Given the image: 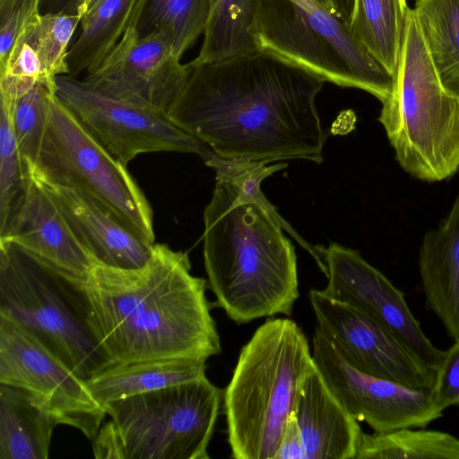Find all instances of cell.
Instances as JSON below:
<instances>
[{"mask_svg":"<svg viewBox=\"0 0 459 459\" xmlns=\"http://www.w3.org/2000/svg\"><path fill=\"white\" fill-rule=\"evenodd\" d=\"M324 82L261 50L213 63L192 60L167 116L221 158L321 163L325 134L316 98Z\"/></svg>","mask_w":459,"mask_h":459,"instance_id":"obj_1","label":"cell"},{"mask_svg":"<svg viewBox=\"0 0 459 459\" xmlns=\"http://www.w3.org/2000/svg\"><path fill=\"white\" fill-rule=\"evenodd\" d=\"M60 273L112 365L177 358L207 360L221 351L206 297L207 281L191 273L183 251L155 243L140 268H116L93 259L83 278Z\"/></svg>","mask_w":459,"mask_h":459,"instance_id":"obj_2","label":"cell"},{"mask_svg":"<svg viewBox=\"0 0 459 459\" xmlns=\"http://www.w3.org/2000/svg\"><path fill=\"white\" fill-rule=\"evenodd\" d=\"M204 222V262L213 305L238 325L292 313L299 296L297 255L282 230L325 268L322 246L310 245L285 220L242 199L228 182L216 180Z\"/></svg>","mask_w":459,"mask_h":459,"instance_id":"obj_3","label":"cell"},{"mask_svg":"<svg viewBox=\"0 0 459 459\" xmlns=\"http://www.w3.org/2000/svg\"><path fill=\"white\" fill-rule=\"evenodd\" d=\"M314 365L307 338L295 321L267 319L255 330L223 393L231 457L274 459Z\"/></svg>","mask_w":459,"mask_h":459,"instance_id":"obj_4","label":"cell"},{"mask_svg":"<svg viewBox=\"0 0 459 459\" xmlns=\"http://www.w3.org/2000/svg\"><path fill=\"white\" fill-rule=\"evenodd\" d=\"M378 120L411 176L437 182L459 169V99L443 86L410 8L393 92Z\"/></svg>","mask_w":459,"mask_h":459,"instance_id":"obj_5","label":"cell"},{"mask_svg":"<svg viewBox=\"0 0 459 459\" xmlns=\"http://www.w3.org/2000/svg\"><path fill=\"white\" fill-rule=\"evenodd\" d=\"M0 316L37 337L83 381L112 366L65 277L8 241H0Z\"/></svg>","mask_w":459,"mask_h":459,"instance_id":"obj_6","label":"cell"},{"mask_svg":"<svg viewBox=\"0 0 459 459\" xmlns=\"http://www.w3.org/2000/svg\"><path fill=\"white\" fill-rule=\"evenodd\" d=\"M30 177L47 186L82 190L150 246L152 210L125 166L82 126L56 95Z\"/></svg>","mask_w":459,"mask_h":459,"instance_id":"obj_7","label":"cell"},{"mask_svg":"<svg viewBox=\"0 0 459 459\" xmlns=\"http://www.w3.org/2000/svg\"><path fill=\"white\" fill-rule=\"evenodd\" d=\"M222 390L204 377L128 396L102 408L125 459H208Z\"/></svg>","mask_w":459,"mask_h":459,"instance_id":"obj_8","label":"cell"},{"mask_svg":"<svg viewBox=\"0 0 459 459\" xmlns=\"http://www.w3.org/2000/svg\"><path fill=\"white\" fill-rule=\"evenodd\" d=\"M56 95L98 142L125 166L141 153L213 152L167 116L144 102L108 93L69 74L56 77Z\"/></svg>","mask_w":459,"mask_h":459,"instance_id":"obj_9","label":"cell"},{"mask_svg":"<svg viewBox=\"0 0 459 459\" xmlns=\"http://www.w3.org/2000/svg\"><path fill=\"white\" fill-rule=\"evenodd\" d=\"M0 384L18 387L56 423L92 440L107 415L85 381L16 323L0 316Z\"/></svg>","mask_w":459,"mask_h":459,"instance_id":"obj_10","label":"cell"},{"mask_svg":"<svg viewBox=\"0 0 459 459\" xmlns=\"http://www.w3.org/2000/svg\"><path fill=\"white\" fill-rule=\"evenodd\" d=\"M312 358L324 380L342 406L374 432L425 428L442 417L430 390L364 374L350 366L334 344L316 326Z\"/></svg>","mask_w":459,"mask_h":459,"instance_id":"obj_11","label":"cell"},{"mask_svg":"<svg viewBox=\"0 0 459 459\" xmlns=\"http://www.w3.org/2000/svg\"><path fill=\"white\" fill-rule=\"evenodd\" d=\"M317 325L357 370L417 389L433 388L437 371L424 363L393 333L351 307L311 290Z\"/></svg>","mask_w":459,"mask_h":459,"instance_id":"obj_12","label":"cell"},{"mask_svg":"<svg viewBox=\"0 0 459 459\" xmlns=\"http://www.w3.org/2000/svg\"><path fill=\"white\" fill-rule=\"evenodd\" d=\"M322 258L328 279L323 291L327 296L393 333L437 371L445 351L435 347L423 333L401 290L357 250L331 242L323 247Z\"/></svg>","mask_w":459,"mask_h":459,"instance_id":"obj_13","label":"cell"},{"mask_svg":"<svg viewBox=\"0 0 459 459\" xmlns=\"http://www.w3.org/2000/svg\"><path fill=\"white\" fill-rule=\"evenodd\" d=\"M161 33L140 37L132 24L100 65L83 80L115 96L167 113L183 89L189 63L181 64Z\"/></svg>","mask_w":459,"mask_h":459,"instance_id":"obj_14","label":"cell"},{"mask_svg":"<svg viewBox=\"0 0 459 459\" xmlns=\"http://www.w3.org/2000/svg\"><path fill=\"white\" fill-rule=\"evenodd\" d=\"M252 35L258 50L289 61L325 82L359 89L339 51L292 1L259 0Z\"/></svg>","mask_w":459,"mask_h":459,"instance_id":"obj_15","label":"cell"},{"mask_svg":"<svg viewBox=\"0 0 459 459\" xmlns=\"http://www.w3.org/2000/svg\"><path fill=\"white\" fill-rule=\"evenodd\" d=\"M0 241L12 242L55 269L78 278L87 275L93 260L56 201L32 178L21 207Z\"/></svg>","mask_w":459,"mask_h":459,"instance_id":"obj_16","label":"cell"},{"mask_svg":"<svg viewBox=\"0 0 459 459\" xmlns=\"http://www.w3.org/2000/svg\"><path fill=\"white\" fill-rule=\"evenodd\" d=\"M44 186L94 260L122 269H136L147 263L153 246L142 240L92 196L76 188Z\"/></svg>","mask_w":459,"mask_h":459,"instance_id":"obj_17","label":"cell"},{"mask_svg":"<svg viewBox=\"0 0 459 459\" xmlns=\"http://www.w3.org/2000/svg\"><path fill=\"white\" fill-rule=\"evenodd\" d=\"M306 459H354L361 429L314 365L301 385L294 411Z\"/></svg>","mask_w":459,"mask_h":459,"instance_id":"obj_18","label":"cell"},{"mask_svg":"<svg viewBox=\"0 0 459 459\" xmlns=\"http://www.w3.org/2000/svg\"><path fill=\"white\" fill-rule=\"evenodd\" d=\"M419 271L427 306L459 340V195L439 226L424 235Z\"/></svg>","mask_w":459,"mask_h":459,"instance_id":"obj_19","label":"cell"},{"mask_svg":"<svg viewBox=\"0 0 459 459\" xmlns=\"http://www.w3.org/2000/svg\"><path fill=\"white\" fill-rule=\"evenodd\" d=\"M206 360L177 358L112 365L85 381L95 399L105 403L206 377Z\"/></svg>","mask_w":459,"mask_h":459,"instance_id":"obj_20","label":"cell"},{"mask_svg":"<svg viewBox=\"0 0 459 459\" xmlns=\"http://www.w3.org/2000/svg\"><path fill=\"white\" fill-rule=\"evenodd\" d=\"M56 425L26 392L0 384V459H47Z\"/></svg>","mask_w":459,"mask_h":459,"instance_id":"obj_21","label":"cell"},{"mask_svg":"<svg viewBox=\"0 0 459 459\" xmlns=\"http://www.w3.org/2000/svg\"><path fill=\"white\" fill-rule=\"evenodd\" d=\"M143 0H101L83 16L67 56L69 75L94 71L133 24Z\"/></svg>","mask_w":459,"mask_h":459,"instance_id":"obj_22","label":"cell"},{"mask_svg":"<svg viewBox=\"0 0 459 459\" xmlns=\"http://www.w3.org/2000/svg\"><path fill=\"white\" fill-rule=\"evenodd\" d=\"M408 10L406 0H354L347 24L351 36L393 76Z\"/></svg>","mask_w":459,"mask_h":459,"instance_id":"obj_23","label":"cell"},{"mask_svg":"<svg viewBox=\"0 0 459 459\" xmlns=\"http://www.w3.org/2000/svg\"><path fill=\"white\" fill-rule=\"evenodd\" d=\"M259 0H209L199 64L213 63L257 51L252 28Z\"/></svg>","mask_w":459,"mask_h":459,"instance_id":"obj_24","label":"cell"},{"mask_svg":"<svg viewBox=\"0 0 459 459\" xmlns=\"http://www.w3.org/2000/svg\"><path fill=\"white\" fill-rule=\"evenodd\" d=\"M290 1L303 11L313 28L339 51L356 77L359 89L382 103L387 100L393 92L394 76L351 36L347 25L316 0Z\"/></svg>","mask_w":459,"mask_h":459,"instance_id":"obj_25","label":"cell"},{"mask_svg":"<svg viewBox=\"0 0 459 459\" xmlns=\"http://www.w3.org/2000/svg\"><path fill=\"white\" fill-rule=\"evenodd\" d=\"M412 10L443 86L459 99V0H416Z\"/></svg>","mask_w":459,"mask_h":459,"instance_id":"obj_26","label":"cell"},{"mask_svg":"<svg viewBox=\"0 0 459 459\" xmlns=\"http://www.w3.org/2000/svg\"><path fill=\"white\" fill-rule=\"evenodd\" d=\"M208 12L209 0H143L133 25L140 37L163 34L181 59L204 34Z\"/></svg>","mask_w":459,"mask_h":459,"instance_id":"obj_27","label":"cell"},{"mask_svg":"<svg viewBox=\"0 0 459 459\" xmlns=\"http://www.w3.org/2000/svg\"><path fill=\"white\" fill-rule=\"evenodd\" d=\"M354 459H459V439L438 430L361 431Z\"/></svg>","mask_w":459,"mask_h":459,"instance_id":"obj_28","label":"cell"},{"mask_svg":"<svg viewBox=\"0 0 459 459\" xmlns=\"http://www.w3.org/2000/svg\"><path fill=\"white\" fill-rule=\"evenodd\" d=\"M56 95L55 79L38 82L13 100L0 97V101L9 107L13 131L30 173L37 160Z\"/></svg>","mask_w":459,"mask_h":459,"instance_id":"obj_29","label":"cell"},{"mask_svg":"<svg viewBox=\"0 0 459 459\" xmlns=\"http://www.w3.org/2000/svg\"><path fill=\"white\" fill-rule=\"evenodd\" d=\"M30 179L13 131L9 107L0 101V236L21 207Z\"/></svg>","mask_w":459,"mask_h":459,"instance_id":"obj_30","label":"cell"},{"mask_svg":"<svg viewBox=\"0 0 459 459\" xmlns=\"http://www.w3.org/2000/svg\"><path fill=\"white\" fill-rule=\"evenodd\" d=\"M81 20L79 13H41L37 21L39 50L48 74L53 78L69 74L67 56Z\"/></svg>","mask_w":459,"mask_h":459,"instance_id":"obj_31","label":"cell"},{"mask_svg":"<svg viewBox=\"0 0 459 459\" xmlns=\"http://www.w3.org/2000/svg\"><path fill=\"white\" fill-rule=\"evenodd\" d=\"M42 0H0V66L23 30L40 15Z\"/></svg>","mask_w":459,"mask_h":459,"instance_id":"obj_32","label":"cell"},{"mask_svg":"<svg viewBox=\"0 0 459 459\" xmlns=\"http://www.w3.org/2000/svg\"><path fill=\"white\" fill-rule=\"evenodd\" d=\"M430 394L433 403L442 411L459 405V340L445 351Z\"/></svg>","mask_w":459,"mask_h":459,"instance_id":"obj_33","label":"cell"},{"mask_svg":"<svg viewBox=\"0 0 459 459\" xmlns=\"http://www.w3.org/2000/svg\"><path fill=\"white\" fill-rule=\"evenodd\" d=\"M92 450L97 459H125L123 445L111 420L103 423L92 438Z\"/></svg>","mask_w":459,"mask_h":459,"instance_id":"obj_34","label":"cell"},{"mask_svg":"<svg viewBox=\"0 0 459 459\" xmlns=\"http://www.w3.org/2000/svg\"><path fill=\"white\" fill-rule=\"evenodd\" d=\"M274 459H306L304 441L294 413L288 420Z\"/></svg>","mask_w":459,"mask_h":459,"instance_id":"obj_35","label":"cell"},{"mask_svg":"<svg viewBox=\"0 0 459 459\" xmlns=\"http://www.w3.org/2000/svg\"><path fill=\"white\" fill-rule=\"evenodd\" d=\"M80 0H42L41 13H78Z\"/></svg>","mask_w":459,"mask_h":459,"instance_id":"obj_36","label":"cell"},{"mask_svg":"<svg viewBox=\"0 0 459 459\" xmlns=\"http://www.w3.org/2000/svg\"><path fill=\"white\" fill-rule=\"evenodd\" d=\"M101 0H80L78 13L82 18L91 13Z\"/></svg>","mask_w":459,"mask_h":459,"instance_id":"obj_37","label":"cell"},{"mask_svg":"<svg viewBox=\"0 0 459 459\" xmlns=\"http://www.w3.org/2000/svg\"><path fill=\"white\" fill-rule=\"evenodd\" d=\"M316 1L318 4H320L325 9H326L330 13L336 16L333 0H316Z\"/></svg>","mask_w":459,"mask_h":459,"instance_id":"obj_38","label":"cell"},{"mask_svg":"<svg viewBox=\"0 0 459 459\" xmlns=\"http://www.w3.org/2000/svg\"><path fill=\"white\" fill-rule=\"evenodd\" d=\"M338 4L346 5L352 2V0H334Z\"/></svg>","mask_w":459,"mask_h":459,"instance_id":"obj_39","label":"cell"}]
</instances>
